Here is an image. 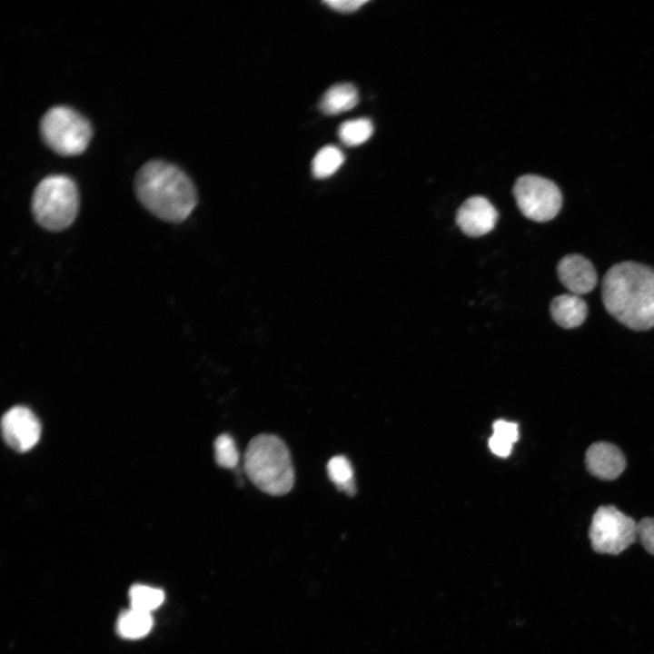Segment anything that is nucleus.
Masks as SVG:
<instances>
[{
    "label": "nucleus",
    "instance_id": "17",
    "mask_svg": "<svg viewBox=\"0 0 654 654\" xmlns=\"http://www.w3.org/2000/svg\"><path fill=\"white\" fill-rule=\"evenodd\" d=\"M373 126L368 118H358L342 123L338 130L340 140L346 145L356 146L372 136Z\"/></svg>",
    "mask_w": 654,
    "mask_h": 654
},
{
    "label": "nucleus",
    "instance_id": "1",
    "mask_svg": "<svg viewBox=\"0 0 654 654\" xmlns=\"http://www.w3.org/2000/svg\"><path fill=\"white\" fill-rule=\"evenodd\" d=\"M607 312L634 331L654 327V268L627 261L611 266L602 281Z\"/></svg>",
    "mask_w": 654,
    "mask_h": 654
},
{
    "label": "nucleus",
    "instance_id": "20",
    "mask_svg": "<svg viewBox=\"0 0 654 654\" xmlns=\"http://www.w3.org/2000/svg\"><path fill=\"white\" fill-rule=\"evenodd\" d=\"M637 533L646 551L654 556V518L641 519L637 523Z\"/></svg>",
    "mask_w": 654,
    "mask_h": 654
},
{
    "label": "nucleus",
    "instance_id": "15",
    "mask_svg": "<svg viewBox=\"0 0 654 654\" xmlns=\"http://www.w3.org/2000/svg\"><path fill=\"white\" fill-rule=\"evenodd\" d=\"M327 473L338 490L351 496L355 493L353 469L345 456L336 455L331 458L327 463Z\"/></svg>",
    "mask_w": 654,
    "mask_h": 654
},
{
    "label": "nucleus",
    "instance_id": "10",
    "mask_svg": "<svg viewBox=\"0 0 654 654\" xmlns=\"http://www.w3.org/2000/svg\"><path fill=\"white\" fill-rule=\"evenodd\" d=\"M622 451L608 441L593 442L585 452V466L589 473L600 480L614 481L626 468Z\"/></svg>",
    "mask_w": 654,
    "mask_h": 654
},
{
    "label": "nucleus",
    "instance_id": "16",
    "mask_svg": "<svg viewBox=\"0 0 654 654\" xmlns=\"http://www.w3.org/2000/svg\"><path fill=\"white\" fill-rule=\"evenodd\" d=\"M344 155L336 146L326 145L312 159V171L316 178L323 179L333 174L343 164Z\"/></svg>",
    "mask_w": 654,
    "mask_h": 654
},
{
    "label": "nucleus",
    "instance_id": "9",
    "mask_svg": "<svg viewBox=\"0 0 654 654\" xmlns=\"http://www.w3.org/2000/svg\"><path fill=\"white\" fill-rule=\"evenodd\" d=\"M498 220V213L488 199L483 196H472L467 199L458 209L456 223L461 230L471 237H479L490 233Z\"/></svg>",
    "mask_w": 654,
    "mask_h": 654
},
{
    "label": "nucleus",
    "instance_id": "3",
    "mask_svg": "<svg viewBox=\"0 0 654 654\" xmlns=\"http://www.w3.org/2000/svg\"><path fill=\"white\" fill-rule=\"evenodd\" d=\"M243 469L250 481L262 491L280 496L294 484V470L285 443L273 434H259L247 445Z\"/></svg>",
    "mask_w": 654,
    "mask_h": 654
},
{
    "label": "nucleus",
    "instance_id": "23",
    "mask_svg": "<svg viewBox=\"0 0 654 654\" xmlns=\"http://www.w3.org/2000/svg\"><path fill=\"white\" fill-rule=\"evenodd\" d=\"M512 444L496 434H493L489 441L490 449L500 457H507L511 452Z\"/></svg>",
    "mask_w": 654,
    "mask_h": 654
},
{
    "label": "nucleus",
    "instance_id": "4",
    "mask_svg": "<svg viewBox=\"0 0 654 654\" xmlns=\"http://www.w3.org/2000/svg\"><path fill=\"white\" fill-rule=\"evenodd\" d=\"M31 209L35 222L42 228L51 232L68 228L79 210V193L75 183L64 174L45 177L34 190Z\"/></svg>",
    "mask_w": 654,
    "mask_h": 654
},
{
    "label": "nucleus",
    "instance_id": "12",
    "mask_svg": "<svg viewBox=\"0 0 654 654\" xmlns=\"http://www.w3.org/2000/svg\"><path fill=\"white\" fill-rule=\"evenodd\" d=\"M550 314L554 322L564 329L581 325L588 315L586 302L572 293L556 296L550 303Z\"/></svg>",
    "mask_w": 654,
    "mask_h": 654
},
{
    "label": "nucleus",
    "instance_id": "18",
    "mask_svg": "<svg viewBox=\"0 0 654 654\" xmlns=\"http://www.w3.org/2000/svg\"><path fill=\"white\" fill-rule=\"evenodd\" d=\"M129 599L132 609L151 613L163 603L164 594L159 589L137 584L131 588Z\"/></svg>",
    "mask_w": 654,
    "mask_h": 654
},
{
    "label": "nucleus",
    "instance_id": "21",
    "mask_svg": "<svg viewBox=\"0 0 654 654\" xmlns=\"http://www.w3.org/2000/svg\"><path fill=\"white\" fill-rule=\"evenodd\" d=\"M493 434L514 443L519 439L518 425L504 420H498L493 423Z\"/></svg>",
    "mask_w": 654,
    "mask_h": 654
},
{
    "label": "nucleus",
    "instance_id": "6",
    "mask_svg": "<svg viewBox=\"0 0 654 654\" xmlns=\"http://www.w3.org/2000/svg\"><path fill=\"white\" fill-rule=\"evenodd\" d=\"M589 538L595 552L619 555L636 541L637 522L614 505H601L592 515Z\"/></svg>",
    "mask_w": 654,
    "mask_h": 654
},
{
    "label": "nucleus",
    "instance_id": "22",
    "mask_svg": "<svg viewBox=\"0 0 654 654\" xmlns=\"http://www.w3.org/2000/svg\"><path fill=\"white\" fill-rule=\"evenodd\" d=\"M324 3L329 5L332 9L342 12L351 13L359 9L362 5L368 3L367 0H328Z\"/></svg>",
    "mask_w": 654,
    "mask_h": 654
},
{
    "label": "nucleus",
    "instance_id": "11",
    "mask_svg": "<svg viewBox=\"0 0 654 654\" xmlns=\"http://www.w3.org/2000/svg\"><path fill=\"white\" fill-rule=\"evenodd\" d=\"M557 271L560 281L572 294H586L597 284L596 270L591 262L583 255H565L559 262Z\"/></svg>",
    "mask_w": 654,
    "mask_h": 654
},
{
    "label": "nucleus",
    "instance_id": "8",
    "mask_svg": "<svg viewBox=\"0 0 654 654\" xmlns=\"http://www.w3.org/2000/svg\"><path fill=\"white\" fill-rule=\"evenodd\" d=\"M2 435L5 443L20 452L31 450L41 435V425L35 413L25 406H15L3 416Z\"/></svg>",
    "mask_w": 654,
    "mask_h": 654
},
{
    "label": "nucleus",
    "instance_id": "14",
    "mask_svg": "<svg viewBox=\"0 0 654 654\" xmlns=\"http://www.w3.org/2000/svg\"><path fill=\"white\" fill-rule=\"evenodd\" d=\"M153 627L151 613L130 609L122 613L117 621L118 632L126 639H139L145 636Z\"/></svg>",
    "mask_w": 654,
    "mask_h": 654
},
{
    "label": "nucleus",
    "instance_id": "7",
    "mask_svg": "<svg viewBox=\"0 0 654 654\" xmlns=\"http://www.w3.org/2000/svg\"><path fill=\"white\" fill-rule=\"evenodd\" d=\"M513 194L522 214L535 222L553 219L562 205L560 188L552 181L539 175L526 174L518 178Z\"/></svg>",
    "mask_w": 654,
    "mask_h": 654
},
{
    "label": "nucleus",
    "instance_id": "2",
    "mask_svg": "<svg viewBox=\"0 0 654 654\" xmlns=\"http://www.w3.org/2000/svg\"><path fill=\"white\" fill-rule=\"evenodd\" d=\"M134 192L146 210L168 223L183 222L197 203L190 178L177 166L159 160L146 163L138 171Z\"/></svg>",
    "mask_w": 654,
    "mask_h": 654
},
{
    "label": "nucleus",
    "instance_id": "5",
    "mask_svg": "<svg viewBox=\"0 0 654 654\" xmlns=\"http://www.w3.org/2000/svg\"><path fill=\"white\" fill-rule=\"evenodd\" d=\"M40 134L45 144L64 156L82 154L93 135L89 121L75 110L57 105L45 112L40 121Z\"/></svg>",
    "mask_w": 654,
    "mask_h": 654
},
{
    "label": "nucleus",
    "instance_id": "13",
    "mask_svg": "<svg viewBox=\"0 0 654 654\" xmlns=\"http://www.w3.org/2000/svg\"><path fill=\"white\" fill-rule=\"evenodd\" d=\"M358 92L349 83L331 86L322 95L319 107L325 114H338L351 110L358 104Z\"/></svg>",
    "mask_w": 654,
    "mask_h": 654
},
{
    "label": "nucleus",
    "instance_id": "19",
    "mask_svg": "<svg viewBox=\"0 0 654 654\" xmlns=\"http://www.w3.org/2000/svg\"><path fill=\"white\" fill-rule=\"evenodd\" d=\"M216 463L223 468L233 469L239 462V452L233 439L227 433L219 435L213 443Z\"/></svg>",
    "mask_w": 654,
    "mask_h": 654
}]
</instances>
